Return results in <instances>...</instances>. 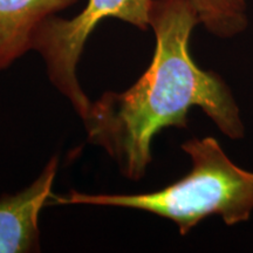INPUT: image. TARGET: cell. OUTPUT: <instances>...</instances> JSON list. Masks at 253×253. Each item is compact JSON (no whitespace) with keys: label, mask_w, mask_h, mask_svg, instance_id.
<instances>
[{"label":"cell","mask_w":253,"mask_h":253,"mask_svg":"<svg viewBox=\"0 0 253 253\" xmlns=\"http://www.w3.org/2000/svg\"><path fill=\"white\" fill-rule=\"evenodd\" d=\"M58 167L59 157H50L30 186L0 197V253L40 252L39 216L53 194Z\"/></svg>","instance_id":"cell-4"},{"label":"cell","mask_w":253,"mask_h":253,"mask_svg":"<svg viewBox=\"0 0 253 253\" xmlns=\"http://www.w3.org/2000/svg\"><path fill=\"white\" fill-rule=\"evenodd\" d=\"M201 24L191 0H154L150 27L156 45L150 66L123 91L91 101L82 122L88 142L102 148L126 178L138 181L151 163V142L167 128H186L199 107L231 140L244 137L239 107L217 73L199 68L190 37Z\"/></svg>","instance_id":"cell-1"},{"label":"cell","mask_w":253,"mask_h":253,"mask_svg":"<svg viewBox=\"0 0 253 253\" xmlns=\"http://www.w3.org/2000/svg\"><path fill=\"white\" fill-rule=\"evenodd\" d=\"M199 21L219 38H231L248 26L246 0H191Z\"/></svg>","instance_id":"cell-6"},{"label":"cell","mask_w":253,"mask_h":253,"mask_svg":"<svg viewBox=\"0 0 253 253\" xmlns=\"http://www.w3.org/2000/svg\"><path fill=\"white\" fill-rule=\"evenodd\" d=\"M78 0H0V71L33 49L37 33L49 18Z\"/></svg>","instance_id":"cell-5"},{"label":"cell","mask_w":253,"mask_h":253,"mask_svg":"<svg viewBox=\"0 0 253 253\" xmlns=\"http://www.w3.org/2000/svg\"><path fill=\"white\" fill-rule=\"evenodd\" d=\"M154 0H88L72 19L49 18L34 39L33 49L46 66L49 81L71 102L80 118H84L91 101L82 89L77 75L84 45L103 19L115 18L147 31Z\"/></svg>","instance_id":"cell-3"},{"label":"cell","mask_w":253,"mask_h":253,"mask_svg":"<svg viewBox=\"0 0 253 253\" xmlns=\"http://www.w3.org/2000/svg\"><path fill=\"white\" fill-rule=\"evenodd\" d=\"M191 158L188 175L147 194H84L75 190L50 196L47 205H95L145 211L173 221L185 236L202 220L218 214L232 226L253 211V172L237 167L213 137L191 138L182 144Z\"/></svg>","instance_id":"cell-2"}]
</instances>
